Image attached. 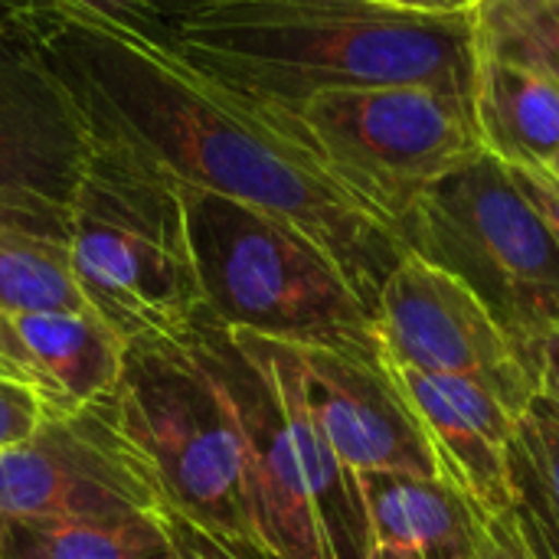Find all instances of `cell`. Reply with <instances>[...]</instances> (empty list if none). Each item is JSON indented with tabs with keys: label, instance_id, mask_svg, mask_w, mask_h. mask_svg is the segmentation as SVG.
<instances>
[{
	"label": "cell",
	"instance_id": "obj_1",
	"mask_svg": "<svg viewBox=\"0 0 559 559\" xmlns=\"http://www.w3.org/2000/svg\"><path fill=\"white\" fill-rule=\"evenodd\" d=\"M36 7L46 46L92 128L141 147L183 183L292 226L377 311L406 246L328 170L295 111L200 72L131 10L85 0Z\"/></svg>",
	"mask_w": 559,
	"mask_h": 559
},
{
	"label": "cell",
	"instance_id": "obj_2",
	"mask_svg": "<svg viewBox=\"0 0 559 559\" xmlns=\"http://www.w3.org/2000/svg\"><path fill=\"white\" fill-rule=\"evenodd\" d=\"M180 59L233 92L295 111L331 88L432 85L475 105V13L390 0H128Z\"/></svg>",
	"mask_w": 559,
	"mask_h": 559
},
{
	"label": "cell",
	"instance_id": "obj_3",
	"mask_svg": "<svg viewBox=\"0 0 559 559\" xmlns=\"http://www.w3.org/2000/svg\"><path fill=\"white\" fill-rule=\"evenodd\" d=\"M92 131L95 141L69 203V255L79 288L128 344L174 337L203 308L180 180L141 147Z\"/></svg>",
	"mask_w": 559,
	"mask_h": 559
},
{
	"label": "cell",
	"instance_id": "obj_4",
	"mask_svg": "<svg viewBox=\"0 0 559 559\" xmlns=\"http://www.w3.org/2000/svg\"><path fill=\"white\" fill-rule=\"evenodd\" d=\"M203 308L236 331L380 360L377 321L292 226L180 180Z\"/></svg>",
	"mask_w": 559,
	"mask_h": 559
},
{
	"label": "cell",
	"instance_id": "obj_5",
	"mask_svg": "<svg viewBox=\"0 0 559 559\" xmlns=\"http://www.w3.org/2000/svg\"><path fill=\"white\" fill-rule=\"evenodd\" d=\"M400 239L455 275L537 377V347L559 328V246L511 170L481 151L416 200Z\"/></svg>",
	"mask_w": 559,
	"mask_h": 559
},
{
	"label": "cell",
	"instance_id": "obj_6",
	"mask_svg": "<svg viewBox=\"0 0 559 559\" xmlns=\"http://www.w3.org/2000/svg\"><path fill=\"white\" fill-rule=\"evenodd\" d=\"M111 406L174 511L226 537L252 540L239 432L223 396L177 337L128 344Z\"/></svg>",
	"mask_w": 559,
	"mask_h": 559
},
{
	"label": "cell",
	"instance_id": "obj_7",
	"mask_svg": "<svg viewBox=\"0 0 559 559\" xmlns=\"http://www.w3.org/2000/svg\"><path fill=\"white\" fill-rule=\"evenodd\" d=\"M295 118L328 170L396 233L432 183L485 151L475 105L432 85L331 88Z\"/></svg>",
	"mask_w": 559,
	"mask_h": 559
},
{
	"label": "cell",
	"instance_id": "obj_8",
	"mask_svg": "<svg viewBox=\"0 0 559 559\" xmlns=\"http://www.w3.org/2000/svg\"><path fill=\"white\" fill-rule=\"evenodd\" d=\"M92 141L36 0H0V226L69 242V203Z\"/></svg>",
	"mask_w": 559,
	"mask_h": 559
},
{
	"label": "cell",
	"instance_id": "obj_9",
	"mask_svg": "<svg viewBox=\"0 0 559 559\" xmlns=\"http://www.w3.org/2000/svg\"><path fill=\"white\" fill-rule=\"evenodd\" d=\"M164 488L121 429L111 396L43 416L39 429L0 452V521L157 518Z\"/></svg>",
	"mask_w": 559,
	"mask_h": 559
},
{
	"label": "cell",
	"instance_id": "obj_10",
	"mask_svg": "<svg viewBox=\"0 0 559 559\" xmlns=\"http://www.w3.org/2000/svg\"><path fill=\"white\" fill-rule=\"evenodd\" d=\"M223 396L246 455L252 544L275 559H324L292 426L252 341L200 308L174 334Z\"/></svg>",
	"mask_w": 559,
	"mask_h": 559
},
{
	"label": "cell",
	"instance_id": "obj_11",
	"mask_svg": "<svg viewBox=\"0 0 559 559\" xmlns=\"http://www.w3.org/2000/svg\"><path fill=\"white\" fill-rule=\"evenodd\" d=\"M373 321L380 360L478 383L514 419L540 393V380L524 367L485 305L455 275L409 249L386 278Z\"/></svg>",
	"mask_w": 559,
	"mask_h": 559
},
{
	"label": "cell",
	"instance_id": "obj_12",
	"mask_svg": "<svg viewBox=\"0 0 559 559\" xmlns=\"http://www.w3.org/2000/svg\"><path fill=\"white\" fill-rule=\"evenodd\" d=\"M308 403L337 459L354 472L442 478L439 462L383 364L328 347H298Z\"/></svg>",
	"mask_w": 559,
	"mask_h": 559
},
{
	"label": "cell",
	"instance_id": "obj_13",
	"mask_svg": "<svg viewBox=\"0 0 559 559\" xmlns=\"http://www.w3.org/2000/svg\"><path fill=\"white\" fill-rule=\"evenodd\" d=\"M383 367L416 416L442 478L452 481L485 521L504 518L511 508L508 449L518 423L504 403L459 377H432L386 360Z\"/></svg>",
	"mask_w": 559,
	"mask_h": 559
},
{
	"label": "cell",
	"instance_id": "obj_14",
	"mask_svg": "<svg viewBox=\"0 0 559 559\" xmlns=\"http://www.w3.org/2000/svg\"><path fill=\"white\" fill-rule=\"evenodd\" d=\"M373 547L406 559H478L485 518L445 478L406 472L357 475Z\"/></svg>",
	"mask_w": 559,
	"mask_h": 559
},
{
	"label": "cell",
	"instance_id": "obj_15",
	"mask_svg": "<svg viewBox=\"0 0 559 559\" xmlns=\"http://www.w3.org/2000/svg\"><path fill=\"white\" fill-rule=\"evenodd\" d=\"M475 124L501 164L550 170L559 151V82L537 66L481 52Z\"/></svg>",
	"mask_w": 559,
	"mask_h": 559
},
{
	"label": "cell",
	"instance_id": "obj_16",
	"mask_svg": "<svg viewBox=\"0 0 559 559\" xmlns=\"http://www.w3.org/2000/svg\"><path fill=\"white\" fill-rule=\"evenodd\" d=\"M13 321L49 386L52 413L46 416L75 413L115 393L128 341L95 311L13 314Z\"/></svg>",
	"mask_w": 559,
	"mask_h": 559
},
{
	"label": "cell",
	"instance_id": "obj_17",
	"mask_svg": "<svg viewBox=\"0 0 559 559\" xmlns=\"http://www.w3.org/2000/svg\"><path fill=\"white\" fill-rule=\"evenodd\" d=\"M508 518L531 559H559V403L537 393L508 449Z\"/></svg>",
	"mask_w": 559,
	"mask_h": 559
},
{
	"label": "cell",
	"instance_id": "obj_18",
	"mask_svg": "<svg viewBox=\"0 0 559 559\" xmlns=\"http://www.w3.org/2000/svg\"><path fill=\"white\" fill-rule=\"evenodd\" d=\"M160 518L131 521H3L0 559H170Z\"/></svg>",
	"mask_w": 559,
	"mask_h": 559
},
{
	"label": "cell",
	"instance_id": "obj_19",
	"mask_svg": "<svg viewBox=\"0 0 559 559\" xmlns=\"http://www.w3.org/2000/svg\"><path fill=\"white\" fill-rule=\"evenodd\" d=\"M0 308L10 314L92 311L66 239L0 226Z\"/></svg>",
	"mask_w": 559,
	"mask_h": 559
},
{
	"label": "cell",
	"instance_id": "obj_20",
	"mask_svg": "<svg viewBox=\"0 0 559 559\" xmlns=\"http://www.w3.org/2000/svg\"><path fill=\"white\" fill-rule=\"evenodd\" d=\"M475 26L481 52L537 66L559 82V7L554 0H481Z\"/></svg>",
	"mask_w": 559,
	"mask_h": 559
},
{
	"label": "cell",
	"instance_id": "obj_21",
	"mask_svg": "<svg viewBox=\"0 0 559 559\" xmlns=\"http://www.w3.org/2000/svg\"><path fill=\"white\" fill-rule=\"evenodd\" d=\"M174 554L180 559H275L272 554H265L259 544L242 540V537H226L219 531H210L190 518H183L180 511H174L170 504H164L157 511Z\"/></svg>",
	"mask_w": 559,
	"mask_h": 559
},
{
	"label": "cell",
	"instance_id": "obj_22",
	"mask_svg": "<svg viewBox=\"0 0 559 559\" xmlns=\"http://www.w3.org/2000/svg\"><path fill=\"white\" fill-rule=\"evenodd\" d=\"M43 416L46 406L29 386L0 377V452L26 442L39 429Z\"/></svg>",
	"mask_w": 559,
	"mask_h": 559
},
{
	"label": "cell",
	"instance_id": "obj_23",
	"mask_svg": "<svg viewBox=\"0 0 559 559\" xmlns=\"http://www.w3.org/2000/svg\"><path fill=\"white\" fill-rule=\"evenodd\" d=\"M0 377H3V380H13V383H23V386H29V390L43 400L46 413H52L49 386H46V380H43V373H39V367H36V360H33L29 347L23 344V337H20V331H16L13 314H10V311H3V308H0Z\"/></svg>",
	"mask_w": 559,
	"mask_h": 559
},
{
	"label": "cell",
	"instance_id": "obj_24",
	"mask_svg": "<svg viewBox=\"0 0 559 559\" xmlns=\"http://www.w3.org/2000/svg\"><path fill=\"white\" fill-rule=\"evenodd\" d=\"M508 170L514 183L521 187V193L531 200V206L540 213V219L547 223L554 242L559 246V180H554L547 170H531V167H508Z\"/></svg>",
	"mask_w": 559,
	"mask_h": 559
},
{
	"label": "cell",
	"instance_id": "obj_25",
	"mask_svg": "<svg viewBox=\"0 0 559 559\" xmlns=\"http://www.w3.org/2000/svg\"><path fill=\"white\" fill-rule=\"evenodd\" d=\"M478 559H531L508 514L495 518V521H485Z\"/></svg>",
	"mask_w": 559,
	"mask_h": 559
},
{
	"label": "cell",
	"instance_id": "obj_26",
	"mask_svg": "<svg viewBox=\"0 0 559 559\" xmlns=\"http://www.w3.org/2000/svg\"><path fill=\"white\" fill-rule=\"evenodd\" d=\"M537 377H540V393L554 396L559 403V328H554L537 347Z\"/></svg>",
	"mask_w": 559,
	"mask_h": 559
},
{
	"label": "cell",
	"instance_id": "obj_27",
	"mask_svg": "<svg viewBox=\"0 0 559 559\" xmlns=\"http://www.w3.org/2000/svg\"><path fill=\"white\" fill-rule=\"evenodd\" d=\"M396 7L416 10V13H439V16H452V13H475V7L481 0H390Z\"/></svg>",
	"mask_w": 559,
	"mask_h": 559
},
{
	"label": "cell",
	"instance_id": "obj_28",
	"mask_svg": "<svg viewBox=\"0 0 559 559\" xmlns=\"http://www.w3.org/2000/svg\"><path fill=\"white\" fill-rule=\"evenodd\" d=\"M370 559H406L403 554H396V550H386V547H373L370 550Z\"/></svg>",
	"mask_w": 559,
	"mask_h": 559
},
{
	"label": "cell",
	"instance_id": "obj_29",
	"mask_svg": "<svg viewBox=\"0 0 559 559\" xmlns=\"http://www.w3.org/2000/svg\"><path fill=\"white\" fill-rule=\"evenodd\" d=\"M554 180H559V151H557V157H554V164H550V170H547Z\"/></svg>",
	"mask_w": 559,
	"mask_h": 559
},
{
	"label": "cell",
	"instance_id": "obj_30",
	"mask_svg": "<svg viewBox=\"0 0 559 559\" xmlns=\"http://www.w3.org/2000/svg\"><path fill=\"white\" fill-rule=\"evenodd\" d=\"M85 3H128V0H85Z\"/></svg>",
	"mask_w": 559,
	"mask_h": 559
},
{
	"label": "cell",
	"instance_id": "obj_31",
	"mask_svg": "<svg viewBox=\"0 0 559 559\" xmlns=\"http://www.w3.org/2000/svg\"><path fill=\"white\" fill-rule=\"evenodd\" d=\"M170 559H180V557H177V554H174V557H170Z\"/></svg>",
	"mask_w": 559,
	"mask_h": 559
},
{
	"label": "cell",
	"instance_id": "obj_32",
	"mask_svg": "<svg viewBox=\"0 0 559 559\" xmlns=\"http://www.w3.org/2000/svg\"><path fill=\"white\" fill-rule=\"evenodd\" d=\"M554 3H557V7H559V0H554Z\"/></svg>",
	"mask_w": 559,
	"mask_h": 559
},
{
	"label": "cell",
	"instance_id": "obj_33",
	"mask_svg": "<svg viewBox=\"0 0 559 559\" xmlns=\"http://www.w3.org/2000/svg\"><path fill=\"white\" fill-rule=\"evenodd\" d=\"M0 524H3V521H0Z\"/></svg>",
	"mask_w": 559,
	"mask_h": 559
}]
</instances>
